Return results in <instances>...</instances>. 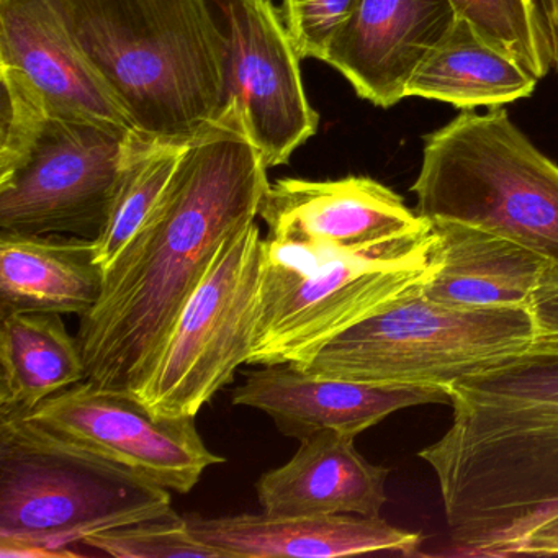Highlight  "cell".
Returning <instances> with one entry per match:
<instances>
[{
	"label": "cell",
	"instance_id": "cell-1",
	"mask_svg": "<svg viewBox=\"0 0 558 558\" xmlns=\"http://www.w3.org/2000/svg\"><path fill=\"white\" fill-rule=\"evenodd\" d=\"M267 168L234 107L189 143L148 220L81 316L87 380L138 395L220 244L259 217Z\"/></svg>",
	"mask_w": 558,
	"mask_h": 558
},
{
	"label": "cell",
	"instance_id": "cell-2",
	"mask_svg": "<svg viewBox=\"0 0 558 558\" xmlns=\"http://www.w3.org/2000/svg\"><path fill=\"white\" fill-rule=\"evenodd\" d=\"M449 393L452 424L417 457L436 473L457 547L512 555L558 515V348L532 344Z\"/></svg>",
	"mask_w": 558,
	"mask_h": 558
},
{
	"label": "cell",
	"instance_id": "cell-3",
	"mask_svg": "<svg viewBox=\"0 0 558 558\" xmlns=\"http://www.w3.org/2000/svg\"><path fill=\"white\" fill-rule=\"evenodd\" d=\"M130 126L187 143L227 110L228 35L211 0H48Z\"/></svg>",
	"mask_w": 558,
	"mask_h": 558
},
{
	"label": "cell",
	"instance_id": "cell-4",
	"mask_svg": "<svg viewBox=\"0 0 558 558\" xmlns=\"http://www.w3.org/2000/svg\"><path fill=\"white\" fill-rule=\"evenodd\" d=\"M0 80V231L96 240L135 130L58 112L11 68Z\"/></svg>",
	"mask_w": 558,
	"mask_h": 558
},
{
	"label": "cell",
	"instance_id": "cell-5",
	"mask_svg": "<svg viewBox=\"0 0 558 558\" xmlns=\"http://www.w3.org/2000/svg\"><path fill=\"white\" fill-rule=\"evenodd\" d=\"M171 512L165 486L0 413L2 557H74L70 547L89 535Z\"/></svg>",
	"mask_w": 558,
	"mask_h": 558
},
{
	"label": "cell",
	"instance_id": "cell-6",
	"mask_svg": "<svg viewBox=\"0 0 558 558\" xmlns=\"http://www.w3.org/2000/svg\"><path fill=\"white\" fill-rule=\"evenodd\" d=\"M411 192L421 217L493 231L558 266V165L502 107L463 110L424 136Z\"/></svg>",
	"mask_w": 558,
	"mask_h": 558
},
{
	"label": "cell",
	"instance_id": "cell-7",
	"mask_svg": "<svg viewBox=\"0 0 558 558\" xmlns=\"http://www.w3.org/2000/svg\"><path fill=\"white\" fill-rule=\"evenodd\" d=\"M527 306L456 308L423 289L351 326L303 372L372 385L449 388L534 344Z\"/></svg>",
	"mask_w": 558,
	"mask_h": 558
},
{
	"label": "cell",
	"instance_id": "cell-8",
	"mask_svg": "<svg viewBox=\"0 0 558 558\" xmlns=\"http://www.w3.org/2000/svg\"><path fill=\"white\" fill-rule=\"evenodd\" d=\"M437 266L436 231L378 253L335 256L310 266L266 257L250 365L303 371L336 336L423 289Z\"/></svg>",
	"mask_w": 558,
	"mask_h": 558
},
{
	"label": "cell",
	"instance_id": "cell-9",
	"mask_svg": "<svg viewBox=\"0 0 558 558\" xmlns=\"http://www.w3.org/2000/svg\"><path fill=\"white\" fill-rule=\"evenodd\" d=\"M266 257L256 221L220 244L136 395L151 413L197 416L250 362Z\"/></svg>",
	"mask_w": 558,
	"mask_h": 558
},
{
	"label": "cell",
	"instance_id": "cell-10",
	"mask_svg": "<svg viewBox=\"0 0 558 558\" xmlns=\"http://www.w3.org/2000/svg\"><path fill=\"white\" fill-rule=\"evenodd\" d=\"M259 217L267 225V257L290 266L393 250L433 230L387 185L355 175L280 179L267 189Z\"/></svg>",
	"mask_w": 558,
	"mask_h": 558
},
{
	"label": "cell",
	"instance_id": "cell-11",
	"mask_svg": "<svg viewBox=\"0 0 558 558\" xmlns=\"http://www.w3.org/2000/svg\"><path fill=\"white\" fill-rule=\"evenodd\" d=\"M54 436L187 495L225 457L205 446L197 416L151 413L135 395L81 381L25 413Z\"/></svg>",
	"mask_w": 558,
	"mask_h": 558
},
{
	"label": "cell",
	"instance_id": "cell-12",
	"mask_svg": "<svg viewBox=\"0 0 558 558\" xmlns=\"http://www.w3.org/2000/svg\"><path fill=\"white\" fill-rule=\"evenodd\" d=\"M228 35L227 106L267 169L287 165L318 132L303 87L300 57L272 0H211Z\"/></svg>",
	"mask_w": 558,
	"mask_h": 558
},
{
	"label": "cell",
	"instance_id": "cell-13",
	"mask_svg": "<svg viewBox=\"0 0 558 558\" xmlns=\"http://www.w3.org/2000/svg\"><path fill=\"white\" fill-rule=\"evenodd\" d=\"M231 398L236 407L263 411L280 433L299 440L322 430L357 437L395 411L450 404L449 388L336 380L290 364L260 365L247 372Z\"/></svg>",
	"mask_w": 558,
	"mask_h": 558
},
{
	"label": "cell",
	"instance_id": "cell-14",
	"mask_svg": "<svg viewBox=\"0 0 558 558\" xmlns=\"http://www.w3.org/2000/svg\"><path fill=\"white\" fill-rule=\"evenodd\" d=\"M456 19L450 0H359L323 63L361 99L390 109L407 99L414 71Z\"/></svg>",
	"mask_w": 558,
	"mask_h": 558
},
{
	"label": "cell",
	"instance_id": "cell-15",
	"mask_svg": "<svg viewBox=\"0 0 558 558\" xmlns=\"http://www.w3.org/2000/svg\"><path fill=\"white\" fill-rule=\"evenodd\" d=\"M192 535L220 558L305 557L414 554L421 535L388 524L381 518L357 514L236 515L189 514Z\"/></svg>",
	"mask_w": 558,
	"mask_h": 558
},
{
	"label": "cell",
	"instance_id": "cell-16",
	"mask_svg": "<svg viewBox=\"0 0 558 558\" xmlns=\"http://www.w3.org/2000/svg\"><path fill=\"white\" fill-rule=\"evenodd\" d=\"M0 66L24 74L58 112L130 126L48 0H0Z\"/></svg>",
	"mask_w": 558,
	"mask_h": 558
},
{
	"label": "cell",
	"instance_id": "cell-17",
	"mask_svg": "<svg viewBox=\"0 0 558 558\" xmlns=\"http://www.w3.org/2000/svg\"><path fill=\"white\" fill-rule=\"evenodd\" d=\"M354 436L322 430L300 440L292 459L256 483L266 514H357L380 518L388 470L355 449Z\"/></svg>",
	"mask_w": 558,
	"mask_h": 558
},
{
	"label": "cell",
	"instance_id": "cell-18",
	"mask_svg": "<svg viewBox=\"0 0 558 558\" xmlns=\"http://www.w3.org/2000/svg\"><path fill=\"white\" fill-rule=\"evenodd\" d=\"M430 223L437 238V266L423 287L427 299L456 308L529 305L548 264L544 257L473 225Z\"/></svg>",
	"mask_w": 558,
	"mask_h": 558
},
{
	"label": "cell",
	"instance_id": "cell-19",
	"mask_svg": "<svg viewBox=\"0 0 558 558\" xmlns=\"http://www.w3.org/2000/svg\"><path fill=\"white\" fill-rule=\"evenodd\" d=\"M94 240L0 231V318L12 313H89L102 295Z\"/></svg>",
	"mask_w": 558,
	"mask_h": 558
},
{
	"label": "cell",
	"instance_id": "cell-20",
	"mask_svg": "<svg viewBox=\"0 0 558 558\" xmlns=\"http://www.w3.org/2000/svg\"><path fill=\"white\" fill-rule=\"evenodd\" d=\"M537 83L512 54L457 17L414 71L407 97L439 100L459 110L498 109L531 97Z\"/></svg>",
	"mask_w": 558,
	"mask_h": 558
},
{
	"label": "cell",
	"instance_id": "cell-21",
	"mask_svg": "<svg viewBox=\"0 0 558 558\" xmlns=\"http://www.w3.org/2000/svg\"><path fill=\"white\" fill-rule=\"evenodd\" d=\"M87 380L80 339L58 313L0 318V413L25 414Z\"/></svg>",
	"mask_w": 558,
	"mask_h": 558
},
{
	"label": "cell",
	"instance_id": "cell-22",
	"mask_svg": "<svg viewBox=\"0 0 558 558\" xmlns=\"http://www.w3.org/2000/svg\"><path fill=\"white\" fill-rule=\"evenodd\" d=\"M189 143L162 142L135 133L109 218L94 240L96 260L104 272L155 210Z\"/></svg>",
	"mask_w": 558,
	"mask_h": 558
},
{
	"label": "cell",
	"instance_id": "cell-23",
	"mask_svg": "<svg viewBox=\"0 0 558 558\" xmlns=\"http://www.w3.org/2000/svg\"><path fill=\"white\" fill-rule=\"evenodd\" d=\"M457 17L508 51L538 81L555 68L554 41L535 0H450Z\"/></svg>",
	"mask_w": 558,
	"mask_h": 558
},
{
	"label": "cell",
	"instance_id": "cell-24",
	"mask_svg": "<svg viewBox=\"0 0 558 558\" xmlns=\"http://www.w3.org/2000/svg\"><path fill=\"white\" fill-rule=\"evenodd\" d=\"M83 545L117 558H220L214 548L192 535L185 515L175 511L89 535Z\"/></svg>",
	"mask_w": 558,
	"mask_h": 558
},
{
	"label": "cell",
	"instance_id": "cell-25",
	"mask_svg": "<svg viewBox=\"0 0 558 558\" xmlns=\"http://www.w3.org/2000/svg\"><path fill=\"white\" fill-rule=\"evenodd\" d=\"M357 4L359 0H282L280 11L302 60H325Z\"/></svg>",
	"mask_w": 558,
	"mask_h": 558
},
{
	"label": "cell",
	"instance_id": "cell-26",
	"mask_svg": "<svg viewBox=\"0 0 558 558\" xmlns=\"http://www.w3.org/2000/svg\"><path fill=\"white\" fill-rule=\"evenodd\" d=\"M527 308L534 323V344L558 348V266L547 264L542 270Z\"/></svg>",
	"mask_w": 558,
	"mask_h": 558
},
{
	"label": "cell",
	"instance_id": "cell-27",
	"mask_svg": "<svg viewBox=\"0 0 558 558\" xmlns=\"http://www.w3.org/2000/svg\"><path fill=\"white\" fill-rule=\"evenodd\" d=\"M512 555H558V515L525 535Z\"/></svg>",
	"mask_w": 558,
	"mask_h": 558
},
{
	"label": "cell",
	"instance_id": "cell-28",
	"mask_svg": "<svg viewBox=\"0 0 558 558\" xmlns=\"http://www.w3.org/2000/svg\"><path fill=\"white\" fill-rule=\"evenodd\" d=\"M538 5H541L542 12H544L545 22H547L548 31H550L555 50L558 41V0H538Z\"/></svg>",
	"mask_w": 558,
	"mask_h": 558
},
{
	"label": "cell",
	"instance_id": "cell-29",
	"mask_svg": "<svg viewBox=\"0 0 558 558\" xmlns=\"http://www.w3.org/2000/svg\"><path fill=\"white\" fill-rule=\"evenodd\" d=\"M555 68H557V71H558V41H557V48H555Z\"/></svg>",
	"mask_w": 558,
	"mask_h": 558
}]
</instances>
